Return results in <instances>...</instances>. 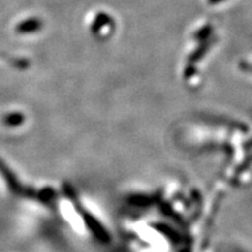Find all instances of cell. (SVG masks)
Returning <instances> with one entry per match:
<instances>
[{
    "label": "cell",
    "mask_w": 252,
    "mask_h": 252,
    "mask_svg": "<svg viewBox=\"0 0 252 252\" xmlns=\"http://www.w3.org/2000/svg\"><path fill=\"white\" fill-rule=\"evenodd\" d=\"M213 42H214L213 37H210V39H208L206 41H203V42H201V46L198 47V48L193 53V54L190 55V58H189V61H190V62L198 61V60H200L204 55V53H207L208 49L212 47Z\"/></svg>",
    "instance_id": "7a4b0ae2"
},
{
    "label": "cell",
    "mask_w": 252,
    "mask_h": 252,
    "mask_svg": "<svg viewBox=\"0 0 252 252\" xmlns=\"http://www.w3.org/2000/svg\"><path fill=\"white\" fill-rule=\"evenodd\" d=\"M224 0H208V2H209L210 5H217L220 4V2H223Z\"/></svg>",
    "instance_id": "277c9868"
},
{
    "label": "cell",
    "mask_w": 252,
    "mask_h": 252,
    "mask_svg": "<svg viewBox=\"0 0 252 252\" xmlns=\"http://www.w3.org/2000/svg\"><path fill=\"white\" fill-rule=\"evenodd\" d=\"M212 34H213V27L210 26V25H206V26L201 27L197 32H195L194 39L200 41V42H203V41L210 39V37H212Z\"/></svg>",
    "instance_id": "3957f363"
},
{
    "label": "cell",
    "mask_w": 252,
    "mask_h": 252,
    "mask_svg": "<svg viewBox=\"0 0 252 252\" xmlns=\"http://www.w3.org/2000/svg\"><path fill=\"white\" fill-rule=\"evenodd\" d=\"M112 25L111 18L109 17L108 14L105 13H98L94 18V24L91 28H93V32L94 34H102L106 28H109Z\"/></svg>",
    "instance_id": "6da1fadb"
}]
</instances>
